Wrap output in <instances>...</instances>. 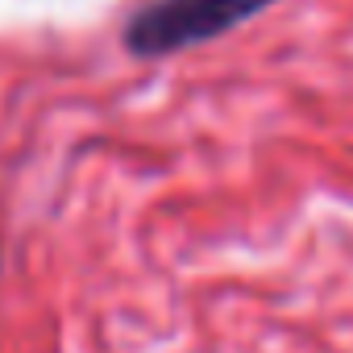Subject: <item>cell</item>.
Returning <instances> with one entry per match:
<instances>
[{
	"instance_id": "1",
	"label": "cell",
	"mask_w": 353,
	"mask_h": 353,
	"mask_svg": "<svg viewBox=\"0 0 353 353\" xmlns=\"http://www.w3.org/2000/svg\"><path fill=\"white\" fill-rule=\"evenodd\" d=\"M274 0H145L129 13L121 42L137 59L179 54L200 42H216L221 34L245 26Z\"/></svg>"
}]
</instances>
